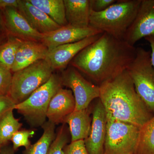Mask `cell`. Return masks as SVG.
Listing matches in <instances>:
<instances>
[{"label":"cell","instance_id":"1","mask_svg":"<svg viewBox=\"0 0 154 154\" xmlns=\"http://www.w3.org/2000/svg\"><path fill=\"white\" fill-rule=\"evenodd\" d=\"M136 52V48L124 39L103 33L79 53L70 66L99 86L126 70L134 59Z\"/></svg>","mask_w":154,"mask_h":154},{"label":"cell","instance_id":"2","mask_svg":"<svg viewBox=\"0 0 154 154\" xmlns=\"http://www.w3.org/2000/svg\"><path fill=\"white\" fill-rule=\"evenodd\" d=\"M106 116L141 128L153 116L135 89L127 70L100 86Z\"/></svg>","mask_w":154,"mask_h":154},{"label":"cell","instance_id":"3","mask_svg":"<svg viewBox=\"0 0 154 154\" xmlns=\"http://www.w3.org/2000/svg\"><path fill=\"white\" fill-rule=\"evenodd\" d=\"M142 0H119L101 12L91 11L89 26L124 39L136 17Z\"/></svg>","mask_w":154,"mask_h":154},{"label":"cell","instance_id":"4","mask_svg":"<svg viewBox=\"0 0 154 154\" xmlns=\"http://www.w3.org/2000/svg\"><path fill=\"white\" fill-rule=\"evenodd\" d=\"M62 86L60 76L53 73L47 82L24 102L16 105L15 109L23 115L30 126H42L46 122L50 102Z\"/></svg>","mask_w":154,"mask_h":154},{"label":"cell","instance_id":"5","mask_svg":"<svg viewBox=\"0 0 154 154\" xmlns=\"http://www.w3.org/2000/svg\"><path fill=\"white\" fill-rule=\"evenodd\" d=\"M53 71L49 63L43 59L13 73L9 96L16 105L24 102L47 82Z\"/></svg>","mask_w":154,"mask_h":154},{"label":"cell","instance_id":"6","mask_svg":"<svg viewBox=\"0 0 154 154\" xmlns=\"http://www.w3.org/2000/svg\"><path fill=\"white\" fill-rule=\"evenodd\" d=\"M126 70L137 93L154 115V68L151 51L143 48H136L134 59Z\"/></svg>","mask_w":154,"mask_h":154},{"label":"cell","instance_id":"7","mask_svg":"<svg viewBox=\"0 0 154 154\" xmlns=\"http://www.w3.org/2000/svg\"><path fill=\"white\" fill-rule=\"evenodd\" d=\"M140 131L138 127L107 116L104 154H135Z\"/></svg>","mask_w":154,"mask_h":154},{"label":"cell","instance_id":"8","mask_svg":"<svg viewBox=\"0 0 154 154\" xmlns=\"http://www.w3.org/2000/svg\"><path fill=\"white\" fill-rule=\"evenodd\" d=\"M62 85L71 89L75 102V110L88 109L94 99L100 97L99 86L86 80L76 69L69 66L60 76Z\"/></svg>","mask_w":154,"mask_h":154},{"label":"cell","instance_id":"9","mask_svg":"<svg viewBox=\"0 0 154 154\" xmlns=\"http://www.w3.org/2000/svg\"><path fill=\"white\" fill-rule=\"evenodd\" d=\"M152 35H154V0H142L136 17L124 39L134 46L142 38Z\"/></svg>","mask_w":154,"mask_h":154},{"label":"cell","instance_id":"10","mask_svg":"<svg viewBox=\"0 0 154 154\" xmlns=\"http://www.w3.org/2000/svg\"><path fill=\"white\" fill-rule=\"evenodd\" d=\"M5 33L24 41L40 42L42 34L34 30L17 8H7L1 12Z\"/></svg>","mask_w":154,"mask_h":154},{"label":"cell","instance_id":"11","mask_svg":"<svg viewBox=\"0 0 154 154\" xmlns=\"http://www.w3.org/2000/svg\"><path fill=\"white\" fill-rule=\"evenodd\" d=\"M102 33H103L102 31L90 26L79 28L68 24L42 34L40 42L48 50H51L60 45L76 42L89 36Z\"/></svg>","mask_w":154,"mask_h":154},{"label":"cell","instance_id":"12","mask_svg":"<svg viewBox=\"0 0 154 154\" xmlns=\"http://www.w3.org/2000/svg\"><path fill=\"white\" fill-rule=\"evenodd\" d=\"M93 119L91 131L85 140L89 154H104L106 131L107 116L104 106L98 99L92 111Z\"/></svg>","mask_w":154,"mask_h":154},{"label":"cell","instance_id":"13","mask_svg":"<svg viewBox=\"0 0 154 154\" xmlns=\"http://www.w3.org/2000/svg\"><path fill=\"white\" fill-rule=\"evenodd\" d=\"M102 33L89 36L76 42L60 45L48 50L45 60L53 70L64 69L79 53L97 40Z\"/></svg>","mask_w":154,"mask_h":154},{"label":"cell","instance_id":"14","mask_svg":"<svg viewBox=\"0 0 154 154\" xmlns=\"http://www.w3.org/2000/svg\"><path fill=\"white\" fill-rule=\"evenodd\" d=\"M75 108V102L71 90L61 88L50 102L47 113L48 121L55 125L64 123L68 116Z\"/></svg>","mask_w":154,"mask_h":154},{"label":"cell","instance_id":"15","mask_svg":"<svg viewBox=\"0 0 154 154\" xmlns=\"http://www.w3.org/2000/svg\"><path fill=\"white\" fill-rule=\"evenodd\" d=\"M17 9L31 27L41 34L48 33L61 27L28 0H19Z\"/></svg>","mask_w":154,"mask_h":154},{"label":"cell","instance_id":"16","mask_svg":"<svg viewBox=\"0 0 154 154\" xmlns=\"http://www.w3.org/2000/svg\"><path fill=\"white\" fill-rule=\"evenodd\" d=\"M48 49L41 42L23 41L17 51L12 73L22 69L41 60L45 59Z\"/></svg>","mask_w":154,"mask_h":154},{"label":"cell","instance_id":"17","mask_svg":"<svg viewBox=\"0 0 154 154\" xmlns=\"http://www.w3.org/2000/svg\"><path fill=\"white\" fill-rule=\"evenodd\" d=\"M66 16L69 25L79 28L89 26L90 0H64Z\"/></svg>","mask_w":154,"mask_h":154},{"label":"cell","instance_id":"18","mask_svg":"<svg viewBox=\"0 0 154 154\" xmlns=\"http://www.w3.org/2000/svg\"><path fill=\"white\" fill-rule=\"evenodd\" d=\"M88 109L75 110L65 119L64 123L69 125L71 142L85 140L89 136L92 122Z\"/></svg>","mask_w":154,"mask_h":154},{"label":"cell","instance_id":"19","mask_svg":"<svg viewBox=\"0 0 154 154\" xmlns=\"http://www.w3.org/2000/svg\"><path fill=\"white\" fill-rule=\"evenodd\" d=\"M60 26L67 25L64 0H28Z\"/></svg>","mask_w":154,"mask_h":154},{"label":"cell","instance_id":"20","mask_svg":"<svg viewBox=\"0 0 154 154\" xmlns=\"http://www.w3.org/2000/svg\"><path fill=\"white\" fill-rule=\"evenodd\" d=\"M43 132L41 137L34 144L31 145L23 154H47L51 146L55 139V125L49 121L42 126Z\"/></svg>","mask_w":154,"mask_h":154},{"label":"cell","instance_id":"21","mask_svg":"<svg viewBox=\"0 0 154 154\" xmlns=\"http://www.w3.org/2000/svg\"><path fill=\"white\" fill-rule=\"evenodd\" d=\"M24 40L8 36L7 40L0 46V65L11 71L17 51Z\"/></svg>","mask_w":154,"mask_h":154},{"label":"cell","instance_id":"22","mask_svg":"<svg viewBox=\"0 0 154 154\" xmlns=\"http://www.w3.org/2000/svg\"><path fill=\"white\" fill-rule=\"evenodd\" d=\"M135 154H154V115L140 128Z\"/></svg>","mask_w":154,"mask_h":154},{"label":"cell","instance_id":"23","mask_svg":"<svg viewBox=\"0 0 154 154\" xmlns=\"http://www.w3.org/2000/svg\"><path fill=\"white\" fill-rule=\"evenodd\" d=\"M13 110L8 111L0 119V142L3 146L11 140L13 135L22 125L19 119L14 117Z\"/></svg>","mask_w":154,"mask_h":154},{"label":"cell","instance_id":"24","mask_svg":"<svg viewBox=\"0 0 154 154\" xmlns=\"http://www.w3.org/2000/svg\"><path fill=\"white\" fill-rule=\"evenodd\" d=\"M69 137L66 125L64 123L56 133L47 154H64V149L68 143Z\"/></svg>","mask_w":154,"mask_h":154},{"label":"cell","instance_id":"25","mask_svg":"<svg viewBox=\"0 0 154 154\" xmlns=\"http://www.w3.org/2000/svg\"><path fill=\"white\" fill-rule=\"evenodd\" d=\"M35 133L33 131L23 130L18 131L15 133L11 140L13 143V148L14 151L17 150L20 147H25V149L28 148L30 145L29 138Z\"/></svg>","mask_w":154,"mask_h":154},{"label":"cell","instance_id":"26","mask_svg":"<svg viewBox=\"0 0 154 154\" xmlns=\"http://www.w3.org/2000/svg\"><path fill=\"white\" fill-rule=\"evenodd\" d=\"M13 73L0 65V95H9Z\"/></svg>","mask_w":154,"mask_h":154},{"label":"cell","instance_id":"27","mask_svg":"<svg viewBox=\"0 0 154 154\" xmlns=\"http://www.w3.org/2000/svg\"><path fill=\"white\" fill-rule=\"evenodd\" d=\"M64 154H89L86 149L85 140L71 142L64 149Z\"/></svg>","mask_w":154,"mask_h":154},{"label":"cell","instance_id":"28","mask_svg":"<svg viewBox=\"0 0 154 154\" xmlns=\"http://www.w3.org/2000/svg\"><path fill=\"white\" fill-rule=\"evenodd\" d=\"M16 105L9 95H0V119L8 111L15 109Z\"/></svg>","mask_w":154,"mask_h":154},{"label":"cell","instance_id":"29","mask_svg":"<svg viewBox=\"0 0 154 154\" xmlns=\"http://www.w3.org/2000/svg\"><path fill=\"white\" fill-rule=\"evenodd\" d=\"M116 0H90L91 11L101 12L116 2Z\"/></svg>","mask_w":154,"mask_h":154},{"label":"cell","instance_id":"30","mask_svg":"<svg viewBox=\"0 0 154 154\" xmlns=\"http://www.w3.org/2000/svg\"><path fill=\"white\" fill-rule=\"evenodd\" d=\"M19 0H0V12L7 8H17Z\"/></svg>","mask_w":154,"mask_h":154},{"label":"cell","instance_id":"31","mask_svg":"<svg viewBox=\"0 0 154 154\" xmlns=\"http://www.w3.org/2000/svg\"><path fill=\"white\" fill-rule=\"evenodd\" d=\"M147 41L148 42L151 48V61L152 66L154 68V35L147 36L145 38Z\"/></svg>","mask_w":154,"mask_h":154},{"label":"cell","instance_id":"32","mask_svg":"<svg viewBox=\"0 0 154 154\" xmlns=\"http://www.w3.org/2000/svg\"><path fill=\"white\" fill-rule=\"evenodd\" d=\"M0 154H15V151L13 149V147L6 145L3 146L2 148Z\"/></svg>","mask_w":154,"mask_h":154},{"label":"cell","instance_id":"33","mask_svg":"<svg viewBox=\"0 0 154 154\" xmlns=\"http://www.w3.org/2000/svg\"><path fill=\"white\" fill-rule=\"evenodd\" d=\"M8 35L5 33H0V46L7 40Z\"/></svg>","mask_w":154,"mask_h":154},{"label":"cell","instance_id":"34","mask_svg":"<svg viewBox=\"0 0 154 154\" xmlns=\"http://www.w3.org/2000/svg\"><path fill=\"white\" fill-rule=\"evenodd\" d=\"M5 33L4 30V26H3L2 19V14L0 12V33Z\"/></svg>","mask_w":154,"mask_h":154},{"label":"cell","instance_id":"35","mask_svg":"<svg viewBox=\"0 0 154 154\" xmlns=\"http://www.w3.org/2000/svg\"><path fill=\"white\" fill-rule=\"evenodd\" d=\"M3 146H2V144L1 142H0V152H1V149H2V148Z\"/></svg>","mask_w":154,"mask_h":154}]
</instances>
